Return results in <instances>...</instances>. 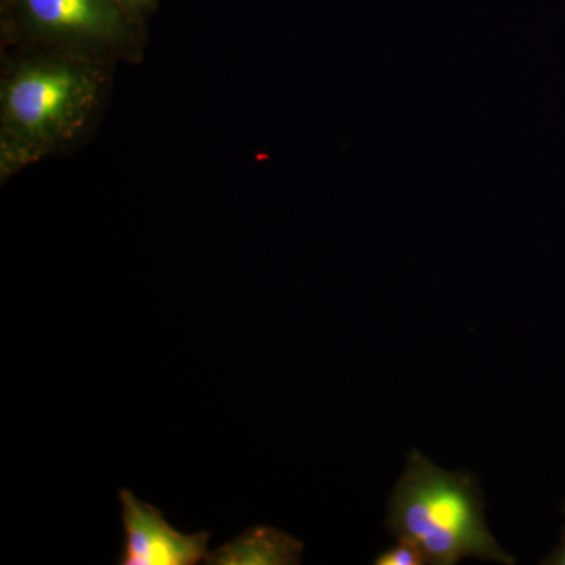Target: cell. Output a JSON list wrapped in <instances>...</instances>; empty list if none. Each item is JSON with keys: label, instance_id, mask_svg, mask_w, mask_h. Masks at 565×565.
<instances>
[{"label": "cell", "instance_id": "5", "mask_svg": "<svg viewBox=\"0 0 565 565\" xmlns=\"http://www.w3.org/2000/svg\"><path fill=\"white\" fill-rule=\"evenodd\" d=\"M303 544L269 526H255L222 548L207 553L211 565H294L302 559Z\"/></svg>", "mask_w": 565, "mask_h": 565}, {"label": "cell", "instance_id": "3", "mask_svg": "<svg viewBox=\"0 0 565 565\" xmlns=\"http://www.w3.org/2000/svg\"><path fill=\"white\" fill-rule=\"evenodd\" d=\"M147 22L120 0H0L2 50H43L118 66L139 65Z\"/></svg>", "mask_w": 565, "mask_h": 565}, {"label": "cell", "instance_id": "1", "mask_svg": "<svg viewBox=\"0 0 565 565\" xmlns=\"http://www.w3.org/2000/svg\"><path fill=\"white\" fill-rule=\"evenodd\" d=\"M115 66L43 50H2L0 182L73 150L95 128Z\"/></svg>", "mask_w": 565, "mask_h": 565}, {"label": "cell", "instance_id": "6", "mask_svg": "<svg viewBox=\"0 0 565 565\" xmlns=\"http://www.w3.org/2000/svg\"><path fill=\"white\" fill-rule=\"evenodd\" d=\"M375 565H423L427 557L422 548L411 539L397 537L396 544L375 556Z\"/></svg>", "mask_w": 565, "mask_h": 565}, {"label": "cell", "instance_id": "4", "mask_svg": "<svg viewBox=\"0 0 565 565\" xmlns=\"http://www.w3.org/2000/svg\"><path fill=\"white\" fill-rule=\"evenodd\" d=\"M118 497L126 533L121 565H195L206 559L211 533H180L131 490L122 489Z\"/></svg>", "mask_w": 565, "mask_h": 565}, {"label": "cell", "instance_id": "8", "mask_svg": "<svg viewBox=\"0 0 565 565\" xmlns=\"http://www.w3.org/2000/svg\"><path fill=\"white\" fill-rule=\"evenodd\" d=\"M563 514L565 519V504L563 509ZM541 564L548 565H565V523L563 527V533H561L559 544L556 545V548L550 553L548 556L545 557L544 561H541Z\"/></svg>", "mask_w": 565, "mask_h": 565}, {"label": "cell", "instance_id": "7", "mask_svg": "<svg viewBox=\"0 0 565 565\" xmlns=\"http://www.w3.org/2000/svg\"><path fill=\"white\" fill-rule=\"evenodd\" d=\"M120 2L126 9L131 11L134 17L148 22L152 14L159 10V2H161V0H120Z\"/></svg>", "mask_w": 565, "mask_h": 565}, {"label": "cell", "instance_id": "2", "mask_svg": "<svg viewBox=\"0 0 565 565\" xmlns=\"http://www.w3.org/2000/svg\"><path fill=\"white\" fill-rule=\"evenodd\" d=\"M385 526L394 537L414 541L429 564L455 565L468 557L515 564L487 526L478 478L446 471L416 449L394 486Z\"/></svg>", "mask_w": 565, "mask_h": 565}]
</instances>
